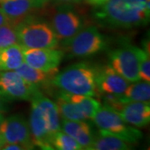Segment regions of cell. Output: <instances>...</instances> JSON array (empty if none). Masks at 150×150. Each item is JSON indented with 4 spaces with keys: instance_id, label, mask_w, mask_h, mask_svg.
Segmentation results:
<instances>
[{
    "instance_id": "cell-1",
    "label": "cell",
    "mask_w": 150,
    "mask_h": 150,
    "mask_svg": "<svg viewBox=\"0 0 150 150\" xmlns=\"http://www.w3.org/2000/svg\"><path fill=\"white\" fill-rule=\"evenodd\" d=\"M96 21L103 26L131 28L149 22L150 0H108L94 13Z\"/></svg>"
},
{
    "instance_id": "cell-2",
    "label": "cell",
    "mask_w": 150,
    "mask_h": 150,
    "mask_svg": "<svg viewBox=\"0 0 150 150\" xmlns=\"http://www.w3.org/2000/svg\"><path fill=\"white\" fill-rule=\"evenodd\" d=\"M31 100L29 129L33 144L42 149H54L51 139L60 130V114L56 103L38 90Z\"/></svg>"
},
{
    "instance_id": "cell-3",
    "label": "cell",
    "mask_w": 150,
    "mask_h": 150,
    "mask_svg": "<svg viewBox=\"0 0 150 150\" xmlns=\"http://www.w3.org/2000/svg\"><path fill=\"white\" fill-rule=\"evenodd\" d=\"M97 69L87 63L70 65L58 72L52 83L63 92L90 97H99L96 83Z\"/></svg>"
},
{
    "instance_id": "cell-4",
    "label": "cell",
    "mask_w": 150,
    "mask_h": 150,
    "mask_svg": "<svg viewBox=\"0 0 150 150\" xmlns=\"http://www.w3.org/2000/svg\"><path fill=\"white\" fill-rule=\"evenodd\" d=\"M18 43L24 48H56L59 40L50 24L28 17L16 24Z\"/></svg>"
},
{
    "instance_id": "cell-5",
    "label": "cell",
    "mask_w": 150,
    "mask_h": 150,
    "mask_svg": "<svg viewBox=\"0 0 150 150\" xmlns=\"http://www.w3.org/2000/svg\"><path fill=\"white\" fill-rule=\"evenodd\" d=\"M92 120L103 132L131 144L137 143L143 137L139 129L129 126V123L123 120L118 111L106 105H100Z\"/></svg>"
},
{
    "instance_id": "cell-6",
    "label": "cell",
    "mask_w": 150,
    "mask_h": 150,
    "mask_svg": "<svg viewBox=\"0 0 150 150\" xmlns=\"http://www.w3.org/2000/svg\"><path fill=\"white\" fill-rule=\"evenodd\" d=\"M60 117L67 120H87L92 119L100 107V102L93 97L59 93L56 100Z\"/></svg>"
},
{
    "instance_id": "cell-7",
    "label": "cell",
    "mask_w": 150,
    "mask_h": 150,
    "mask_svg": "<svg viewBox=\"0 0 150 150\" xmlns=\"http://www.w3.org/2000/svg\"><path fill=\"white\" fill-rule=\"evenodd\" d=\"M71 57L85 58L104 50L107 39L95 26L82 28L79 32L65 44Z\"/></svg>"
},
{
    "instance_id": "cell-8",
    "label": "cell",
    "mask_w": 150,
    "mask_h": 150,
    "mask_svg": "<svg viewBox=\"0 0 150 150\" xmlns=\"http://www.w3.org/2000/svg\"><path fill=\"white\" fill-rule=\"evenodd\" d=\"M137 48L130 44H125L108 54L110 66L129 83L140 80Z\"/></svg>"
},
{
    "instance_id": "cell-9",
    "label": "cell",
    "mask_w": 150,
    "mask_h": 150,
    "mask_svg": "<svg viewBox=\"0 0 150 150\" xmlns=\"http://www.w3.org/2000/svg\"><path fill=\"white\" fill-rule=\"evenodd\" d=\"M38 90L37 86L23 79L15 70L0 72V93L6 99L30 100Z\"/></svg>"
},
{
    "instance_id": "cell-10",
    "label": "cell",
    "mask_w": 150,
    "mask_h": 150,
    "mask_svg": "<svg viewBox=\"0 0 150 150\" xmlns=\"http://www.w3.org/2000/svg\"><path fill=\"white\" fill-rule=\"evenodd\" d=\"M0 136L5 144H21L26 149L34 148L28 123L19 114L4 119L0 127Z\"/></svg>"
},
{
    "instance_id": "cell-11",
    "label": "cell",
    "mask_w": 150,
    "mask_h": 150,
    "mask_svg": "<svg viewBox=\"0 0 150 150\" xmlns=\"http://www.w3.org/2000/svg\"><path fill=\"white\" fill-rule=\"evenodd\" d=\"M50 26L59 41L66 44L79 32L83 22L79 14L70 9H61L51 18Z\"/></svg>"
},
{
    "instance_id": "cell-12",
    "label": "cell",
    "mask_w": 150,
    "mask_h": 150,
    "mask_svg": "<svg viewBox=\"0 0 150 150\" xmlns=\"http://www.w3.org/2000/svg\"><path fill=\"white\" fill-rule=\"evenodd\" d=\"M23 60L28 65L43 72L58 70L64 52L55 48H24Z\"/></svg>"
},
{
    "instance_id": "cell-13",
    "label": "cell",
    "mask_w": 150,
    "mask_h": 150,
    "mask_svg": "<svg viewBox=\"0 0 150 150\" xmlns=\"http://www.w3.org/2000/svg\"><path fill=\"white\" fill-rule=\"evenodd\" d=\"M49 0H0V8L16 25L33 12L47 5Z\"/></svg>"
},
{
    "instance_id": "cell-14",
    "label": "cell",
    "mask_w": 150,
    "mask_h": 150,
    "mask_svg": "<svg viewBox=\"0 0 150 150\" xmlns=\"http://www.w3.org/2000/svg\"><path fill=\"white\" fill-rule=\"evenodd\" d=\"M96 83L100 94H123L130 83L116 72L110 65H106L97 69Z\"/></svg>"
},
{
    "instance_id": "cell-15",
    "label": "cell",
    "mask_w": 150,
    "mask_h": 150,
    "mask_svg": "<svg viewBox=\"0 0 150 150\" xmlns=\"http://www.w3.org/2000/svg\"><path fill=\"white\" fill-rule=\"evenodd\" d=\"M60 129L74 138L83 149L90 150L94 138L90 123L85 120L63 119Z\"/></svg>"
},
{
    "instance_id": "cell-16",
    "label": "cell",
    "mask_w": 150,
    "mask_h": 150,
    "mask_svg": "<svg viewBox=\"0 0 150 150\" xmlns=\"http://www.w3.org/2000/svg\"><path fill=\"white\" fill-rule=\"evenodd\" d=\"M123 120L137 128L147 126L150 121L149 102H126L119 111Z\"/></svg>"
},
{
    "instance_id": "cell-17",
    "label": "cell",
    "mask_w": 150,
    "mask_h": 150,
    "mask_svg": "<svg viewBox=\"0 0 150 150\" xmlns=\"http://www.w3.org/2000/svg\"><path fill=\"white\" fill-rule=\"evenodd\" d=\"M23 48L19 43L0 48V71L17 69L24 62Z\"/></svg>"
},
{
    "instance_id": "cell-18",
    "label": "cell",
    "mask_w": 150,
    "mask_h": 150,
    "mask_svg": "<svg viewBox=\"0 0 150 150\" xmlns=\"http://www.w3.org/2000/svg\"><path fill=\"white\" fill-rule=\"evenodd\" d=\"M131 149V144L100 130L98 134H94L90 150H127Z\"/></svg>"
},
{
    "instance_id": "cell-19",
    "label": "cell",
    "mask_w": 150,
    "mask_h": 150,
    "mask_svg": "<svg viewBox=\"0 0 150 150\" xmlns=\"http://www.w3.org/2000/svg\"><path fill=\"white\" fill-rule=\"evenodd\" d=\"M15 71L23 79L33 85L37 86L38 88L52 80L54 75L59 72V70L43 72L42 70L38 69L28 65L25 62H23L17 69H15Z\"/></svg>"
},
{
    "instance_id": "cell-20",
    "label": "cell",
    "mask_w": 150,
    "mask_h": 150,
    "mask_svg": "<svg viewBox=\"0 0 150 150\" xmlns=\"http://www.w3.org/2000/svg\"><path fill=\"white\" fill-rule=\"evenodd\" d=\"M123 101H138V102H149L150 84L149 82L139 80L129 83L125 91L122 94Z\"/></svg>"
},
{
    "instance_id": "cell-21",
    "label": "cell",
    "mask_w": 150,
    "mask_h": 150,
    "mask_svg": "<svg viewBox=\"0 0 150 150\" xmlns=\"http://www.w3.org/2000/svg\"><path fill=\"white\" fill-rule=\"evenodd\" d=\"M51 145L53 149L58 150H80L83 148L77 141L63 130L54 133L51 139Z\"/></svg>"
},
{
    "instance_id": "cell-22",
    "label": "cell",
    "mask_w": 150,
    "mask_h": 150,
    "mask_svg": "<svg viewBox=\"0 0 150 150\" xmlns=\"http://www.w3.org/2000/svg\"><path fill=\"white\" fill-rule=\"evenodd\" d=\"M18 43L16 25L8 23L0 26V48H7Z\"/></svg>"
},
{
    "instance_id": "cell-23",
    "label": "cell",
    "mask_w": 150,
    "mask_h": 150,
    "mask_svg": "<svg viewBox=\"0 0 150 150\" xmlns=\"http://www.w3.org/2000/svg\"><path fill=\"white\" fill-rule=\"evenodd\" d=\"M139 66V79L150 82V58L149 51L137 48Z\"/></svg>"
},
{
    "instance_id": "cell-24",
    "label": "cell",
    "mask_w": 150,
    "mask_h": 150,
    "mask_svg": "<svg viewBox=\"0 0 150 150\" xmlns=\"http://www.w3.org/2000/svg\"><path fill=\"white\" fill-rule=\"evenodd\" d=\"M102 100L103 105H106L108 107H110L117 110L120 111L125 102L123 101L122 94H114V93H101Z\"/></svg>"
},
{
    "instance_id": "cell-25",
    "label": "cell",
    "mask_w": 150,
    "mask_h": 150,
    "mask_svg": "<svg viewBox=\"0 0 150 150\" xmlns=\"http://www.w3.org/2000/svg\"><path fill=\"white\" fill-rule=\"evenodd\" d=\"M2 149L4 150H23L26 149L23 146L18 144H4Z\"/></svg>"
},
{
    "instance_id": "cell-26",
    "label": "cell",
    "mask_w": 150,
    "mask_h": 150,
    "mask_svg": "<svg viewBox=\"0 0 150 150\" xmlns=\"http://www.w3.org/2000/svg\"><path fill=\"white\" fill-rule=\"evenodd\" d=\"M10 23V20L8 19V17L6 16L3 10L0 8V26L6 24V23Z\"/></svg>"
},
{
    "instance_id": "cell-27",
    "label": "cell",
    "mask_w": 150,
    "mask_h": 150,
    "mask_svg": "<svg viewBox=\"0 0 150 150\" xmlns=\"http://www.w3.org/2000/svg\"><path fill=\"white\" fill-rule=\"evenodd\" d=\"M6 98L0 93V112L6 109Z\"/></svg>"
},
{
    "instance_id": "cell-28",
    "label": "cell",
    "mask_w": 150,
    "mask_h": 150,
    "mask_svg": "<svg viewBox=\"0 0 150 150\" xmlns=\"http://www.w3.org/2000/svg\"><path fill=\"white\" fill-rule=\"evenodd\" d=\"M59 4H77L79 3L81 0H54Z\"/></svg>"
},
{
    "instance_id": "cell-29",
    "label": "cell",
    "mask_w": 150,
    "mask_h": 150,
    "mask_svg": "<svg viewBox=\"0 0 150 150\" xmlns=\"http://www.w3.org/2000/svg\"><path fill=\"white\" fill-rule=\"evenodd\" d=\"M108 0H88V2L92 4V5H96V6H99L104 4L105 2H107Z\"/></svg>"
},
{
    "instance_id": "cell-30",
    "label": "cell",
    "mask_w": 150,
    "mask_h": 150,
    "mask_svg": "<svg viewBox=\"0 0 150 150\" xmlns=\"http://www.w3.org/2000/svg\"><path fill=\"white\" fill-rule=\"evenodd\" d=\"M4 119H5V118H4V114L2 113V112H0V127H1L3 122L4 121Z\"/></svg>"
},
{
    "instance_id": "cell-31",
    "label": "cell",
    "mask_w": 150,
    "mask_h": 150,
    "mask_svg": "<svg viewBox=\"0 0 150 150\" xmlns=\"http://www.w3.org/2000/svg\"><path fill=\"white\" fill-rule=\"evenodd\" d=\"M4 144H5V143H4V141L3 139H2V137L0 136V149H2V148H3V146H4Z\"/></svg>"
}]
</instances>
